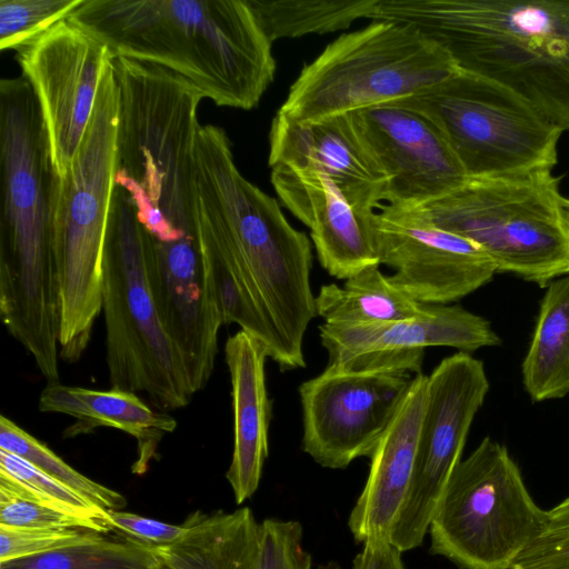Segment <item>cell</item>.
I'll return each mask as SVG.
<instances>
[{
  "mask_svg": "<svg viewBox=\"0 0 569 569\" xmlns=\"http://www.w3.org/2000/svg\"><path fill=\"white\" fill-rule=\"evenodd\" d=\"M0 449L29 461L44 473L74 489L104 510H119L127 503L121 493L77 471L46 443L6 416L0 418Z\"/></svg>",
  "mask_w": 569,
  "mask_h": 569,
  "instance_id": "cell-29",
  "label": "cell"
},
{
  "mask_svg": "<svg viewBox=\"0 0 569 569\" xmlns=\"http://www.w3.org/2000/svg\"><path fill=\"white\" fill-rule=\"evenodd\" d=\"M510 569H569V496L548 510L545 529Z\"/></svg>",
  "mask_w": 569,
  "mask_h": 569,
  "instance_id": "cell-33",
  "label": "cell"
},
{
  "mask_svg": "<svg viewBox=\"0 0 569 569\" xmlns=\"http://www.w3.org/2000/svg\"><path fill=\"white\" fill-rule=\"evenodd\" d=\"M184 533L168 545H150L156 569H259L260 523L248 507L227 512L197 510Z\"/></svg>",
  "mask_w": 569,
  "mask_h": 569,
  "instance_id": "cell-23",
  "label": "cell"
},
{
  "mask_svg": "<svg viewBox=\"0 0 569 569\" xmlns=\"http://www.w3.org/2000/svg\"><path fill=\"white\" fill-rule=\"evenodd\" d=\"M362 545V551L352 561V569H405L403 551L390 538H371ZM330 569L339 568L331 563Z\"/></svg>",
  "mask_w": 569,
  "mask_h": 569,
  "instance_id": "cell-36",
  "label": "cell"
},
{
  "mask_svg": "<svg viewBox=\"0 0 569 569\" xmlns=\"http://www.w3.org/2000/svg\"><path fill=\"white\" fill-rule=\"evenodd\" d=\"M371 228L379 263L395 270L390 282L420 303L460 300L497 272L477 244L410 209L380 206V212L371 217Z\"/></svg>",
  "mask_w": 569,
  "mask_h": 569,
  "instance_id": "cell-15",
  "label": "cell"
},
{
  "mask_svg": "<svg viewBox=\"0 0 569 569\" xmlns=\"http://www.w3.org/2000/svg\"><path fill=\"white\" fill-rule=\"evenodd\" d=\"M268 358V347L243 330L226 341L233 411V450L226 478L237 505L257 491L269 452L272 402L266 383Z\"/></svg>",
  "mask_w": 569,
  "mask_h": 569,
  "instance_id": "cell-21",
  "label": "cell"
},
{
  "mask_svg": "<svg viewBox=\"0 0 569 569\" xmlns=\"http://www.w3.org/2000/svg\"><path fill=\"white\" fill-rule=\"evenodd\" d=\"M119 126L114 186L156 242L196 237L193 149L203 94L160 66L114 58Z\"/></svg>",
  "mask_w": 569,
  "mask_h": 569,
  "instance_id": "cell-5",
  "label": "cell"
},
{
  "mask_svg": "<svg viewBox=\"0 0 569 569\" xmlns=\"http://www.w3.org/2000/svg\"><path fill=\"white\" fill-rule=\"evenodd\" d=\"M330 367L349 371L422 373L427 347L472 352L501 343L490 322L458 305H427L416 318L365 326H319Z\"/></svg>",
  "mask_w": 569,
  "mask_h": 569,
  "instance_id": "cell-16",
  "label": "cell"
},
{
  "mask_svg": "<svg viewBox=\"0 0 569 569\" xmlns=\"http://www.w3.org/2000/svg\"><path fill=\"white\" fill-rule=\"evenodd\" d=\"M489 389L483 362L467 352L446 357L428 376L413 472L390 536L403 552L423 542Z\"/></svg>",
  "mask_w": 569,
  "mask_h": 569,
  "instance_id": "cell-12",
  "label": "cell"
},
{
  "mask_svg": "<svg viewBox=\"0 0 569 569\" xmlns=\"http://www.w3.org/2000/svg\"><path fill=\"white\" fill-rule=\"evenodd\" d=\"M67 19L113 58L170 70L219 107L251 110L274 79L272 43L248 0H82Z\"/></svg>",
  "mask_w": 569,
  "mask_h": 569,
  "instance_id": "cell-1",
  "label": "cell"
},
{
  "mask_svg": "<svg viewBox=\"0 0 569 569\" xmlns=\"http://www.w3.org/2000/svg\"><path fill=\"white\" fill-rule=\"evenodd\" d=\"M355 127L387 177L383 201L411 208L468 180L437 124L398 101L350 113Z\"/></svg>",
  "mask_w": 569,
  "mask_h": 569,
  "instance_id": "cell-17",
  "label": "cell"
},
{
  "mask_svg": "<svg viewBox=\"0 0 569 569\" xmlns=\"http://www.w3.org/2000/svg\"><path fill=\"white\" fill-rule=\"evenodd\" d=\"M299 521L264 519L260 522L259 569H311L312 559L302 546Z\"/></svg>",
  "mask_w": 569,
  "mask_h": 569,
  "instance_id": "cell-32",
  "label": "cell"
},
{
  "mask_svg": "<svg viewBox=\"0 0 569 569\" xmlns=\"http://www.w3.org/2000/svg\"><path fill=\"white\" fill-rule=\"evenodd\" d=\"M82 0H0V48L18 50L57 22Z\"/></svg>",
  "mask_w": 569,
  "mask_h": 569,
  "instance_id": "cell-30",
  "label": "cell"
},
{
  "mask_svg": "<svg viewBox=\"0 0 569 569\" xmlns=\"http://www.w3.org/2000/svg\"><path fill=\"white\" fill-rule=\"evenodd\" d=\"M119 86L106 66L92 117L66 173L59 177L53 252L58 284L59 356L78 361L102 312L107 226L114 190Z\"/></svg>",
  "mask_w": 569,
  "mask_h": 569,
  "instance_id": "cell-6",
  "label": "cell"
},
{
  "mask_svg": "<svg viewBox=\"0 0 569 569\" xmlns=\"http://www.w3.org/2000/svg\"><path fill=\"white\" fill-rule=\"evenodd\" d=\"M546 288L521 366L523 387L533 402L569 395V274Z\"/></svg>",
  "mask_w": 569,
  "mask_h": 569,
  "instance_id": "cell-24",
  "label": "cell"
},
{
  "mask_svg": "<svg viewBox=\"0 0 569 569\" xmlns=\"http://www.w3.org/2000/svg\"><path fill=\"white\" fill-rule=\"evenodd\" d=\"M413 377L327 366L303 381L298 389L303 451L328 469L370 457Z\"/></svg>",
  "mask_w": 569,
  "mask_h": 569,
  "instance_id": "cell-13",
  "label": "cell"
},
{
  "mask_svg": "<svg viewBox=\"0 0 569 569\" xmlns=\"http://www.w3.org/2000/svg\"><path fill=\"white\" fill-rule=\"evenodd\" d=\"M281 202L310 229L321 267L339 280L379 264L372 214L358 211L328 177L286 164L271 168Z\"/></svg>",
  "mask_w": 569,
  "mask_h": 569,
  "instance_id": "cell-19",
  "label": "cell"
},
{
  "mask_svg": "<svg viewBox=\"0 0 569 569\" xmlns=\"http://www.w3.org/2000/svg\"><path fill=\"white\" fill-rule=\"evenodd\" d=\"M457 70L452 58L415 28L372 21L338 37L305 64L279 110L313 122L417 96Z\"/></svg>",
  "mask_w": 569,
  "mask_h": 569,
  "instance_id": "cell-9",
  "label": "cell"
},
{
  "mask_svg": "<svg viewBox=\"0 0 569 569\" xmlns=\"http://www.w3.org/2000/svg\"><path fill=\"white\" fill-rule=\"evenodd\" d=\"M193 161L199 241L241 269L278 337L286 369L305 368L302 342L317 316L309 238L289 223L277 199L242 176L223 128L199 127Z\"/></svg>",
  "mask_w": 569,
  "mask_h": 569,
  "instance_id": "cell-2",
  "label": "cell"
},
{
  "mask_svg": "<svg viewBox=\"0 0 569 569\" xmlns=\"http://www.w3.org/2000/svg\"><path fill=\"white\" fill-rule=\"evenodd\" d=\"M0 499L22 500L86 520L101 533L113 529L108 521V510L29 461L1 449Z\"/></svg>",
  "mask_w": 569,
  "mask_h": 569,
  "instance_id": "cell-27",
  "label": "cell"
},
{
  "mask_svg": "<svg viewBox=\"0 0 569 569\" xmlns=\"http://www.w3.org/2000/svg\"><path fill=\"white\" fill-rule=\"evenodd\" d=\"M102 312L111 388L143 392L157 410L189 405L183 359L161 317L156 251L129 194L114 186L104 243Z\"/></svg>",
  "mask_w": 569,
  "mask_h": 569,
  "instance_id": "cell-7",
  "label": "cell"
},
{
  "mask_svg": "<svg viewBox=\"0 0 569 569\" xmlns=\"http://www.w3.org/2000/svg\"><path fill=\"white\" fill-rule=\"evenodd\" d=\"M268 163L319 172L331 179L361 213L385 198L387 177L350 113L300 122L278 110L271 122Z\"/></svg>",
  "mask_w": 569,
  "mask_h": 569,
  "instance_id": "cell-18",
  "label": "cell"
},
{
  "mask_svg": "<svg viewBox=\"0 0 569 569\" xmlns=\"http://www.w3.org/2000/svg\"><path fill=\"white\" fill-rule=\"evenodd\" d=\"M428 376L416 375L370 458V469L348 519L357 542L390 538L413 472Z\"/></svg>",
  "mask_w": 569,
  "mask_h": 569,
  "instance_id": "cell-20",
  "label": "cell"
},
{
  "mask_svg": "<svg viewBox=\"0 0 569 569\" xmlns=\"http://www.w3.org/2000/svg\"><path fill=\"white\" fill-rule=\"evenodd\" d=\"M316 313L330 326H365L412 319L420 303L393 286L379 264L337 283L322 284L315 296Z\"/></svg>",
  "mask_w": 569,
  "mask_h": 569,
  "instance_id": "cell-25",
  "label": "cell"
},
{
  "mask_svg": "<svg viewBox=\"0 0 569 569\" xmlns=\"http://www.w3.org/2000/svg\"><path fill=\"white\" fill-rule=\"evenodd\" d=\"M108 521L112 528L150 545L174 542L186 531L183 523L171 525L121 510H108Z\"/></svg>",
  "mask_w": 569,
  "mask_h": 569,
  "instance_id": "cell-35",
  "label": "cell"
},
{
  "mask_svg": "<svg viewBox=\"0 0 569 569\" xmlns=\"http://www.w3.org/2000/svg\"><path fill=\"white\" fill-rule=\"evenodd\" d=\"M38 408L41 412L62 413L76 419L63 437H76L108 427L119 429L138 441L139 459L133 471L142 473L156 453L160 440L177 428V420L166 411L152 409L137 393L111 388L93 390L47 382Z\"/></svg>",
  "mask_w": 569,
  "mask_h": 569,
  "instance_id": "cell-22",
  "label": "cell"
},
{
  "mask_svg": "<svg viewBox=\"0 0 569 569\" xmlns=\"http://www.w3.org/2000/svg\"><path fill=\"white\" fill-rule=\"evenodd\" d=\"M441 130L468 178L552 169L562 133L520 96L458 70L432 88L397 100Z\"/></svg>",
  "mask_w": 569,
  "mask_h": 569,
  "instance_id": "cell-11",
  "label": "cell"
},
{
  "mask_svg": "<svg viewBox=\"0 0 569 569\" xmlns=\"http://www.w3.org/2000/svg\"><path fill=\"white\" fill-rule=\"evenodd\" d=\"M149 543L126 535L122 540L100 539L32 558L0 565V569H156Z\"/></svg>",
  "mask_w": 569,
  "mask_h": 569,
  "instance_id": "cell-28",
  "label": "cell"
},
{
  "mask_svg": "<svg viewBox=\"0 0 569 569\" xmlns=\"http://www.w3.org/2000/svg\"><path fill=\"white\" fill-rule=\"evenodd\" d=\"M0 316L30 356L58 351L53 219L59 176L36 94L21 74L0 81Z\"/></svg>",
  "mask_w": 569,
  "mask_h": 569,
  "instance_id": "cell-3",
  "label": "cell"
},
{
  "mask_svg": "<svg viewBox=\"0 0 569 569\" xmlns=\"http://www.w3.org/2000/svg\"><path fill=\"white\" fill-rule=\"evenodd\" d=\"M327 569H330V567H329V568H327Z\"/></svg>",
  "mask_w": 569,
  "mask_h": 569,
  "instance_id": "cell-37",
  "label": "cell"
},
{
  "mask_svg": "<svg viewBox=\"0 0 569 569\" xmlns=\"http://www.w3.org/2000/svg\"><path fill=\"white\" fill-rule=\"evenodd\" d=\"M104 533L77 528L18 527L0 523V565L93 542Z\"/></svg>",
  "mask_w": 569,
  "mask_h": 569,
  "instance_id": "cell-31",
  "label": "cell"
},
{
  "mask_svg": "<svg viewBox=\"0 0 569 569\" xmlns=\"http://www.w3.org/2000/svg\"><path fill=\"white\" fill-rule=\"evenodd\" d=\"M407 209L477 244L497 272L541 288L569 274V199L552 169L468 178Z\"/></svg>",
  "mask_w": 569,
  "mask_h": 569,
  "instance_id": "cell-8",
  "label": "cell"
},
{
  "mask_svg": "<svg viewBox=\"0 0 569 569\" xmlns=\"http://www.w3.org/2000/svg\"><path fill=\"white\" fill-rule=\"evenodd\" d=\"M370 19L415 28L460 70L503 84L569 131V0H379Z\"/></svg>",
  "mask_w": 569,
  "mask_h": 569,
  "instance_id": "cell-4",
  "label": "cell"
},
{
  "mask_svg": "<svg viewBox=\"0 0 569 569\" xmlns=\"http://www.w3.org/2000/svg\"><path fill=\"white\" fill-rule=\"evenodd\" d=\"M0 523L18 527L77 528L99 532L86 520L16 499H0Z\"/></svg>",
  "mask_w": 569,
  "mask_h": 569,
  "instance_id": "cell-34",
  "label": "cell"
},
{
  "mask_svg": "<svg viewBox=\"0 0 569 569\" xmlns=\"http://www.w3.org/2000/svg\"><path fill=\"white\" fill-rule=\"evenodd\" d=\"M112 58L100 39L69 19L17 50L22 76L39 103L59 177L79 148Z\"/></svg>",
  "mask_w": 569,
  "mask_h": 569,
  "instance_id": "cell-14",
  "label": "cell"
},
{
  "mask_svg": "<svg viewBox=\"0 0 569 569\" xmlns=\"http://www.w3.org/2000/svg\"><path fill=\"white\" fill-rule=\"evenodd\" d=\"M547 520L508 449L486 437L443 490L428 529L430 552L461 569H510Z\"/></svg>",
  "mask_w": 569,
  "mask_h": 569,
  "instance_id": "cell-10",
  "label": "cell"
},
{
  "mask_svg": "<svg viewBox=\"0 0 569 569\" xmlns=\"http://www.w3.org/2000/svg\"><path fill=\"white\" fill-rule=\"evenodd\" d=\"M268 40L323 34L349 28L376 11L378 0H248Z\"/></svg>",
  "mask_w": 569,
  "mask_h": 569,
  "instance_id": "cell-26",
  "label": "cell"
}]
</instances>
